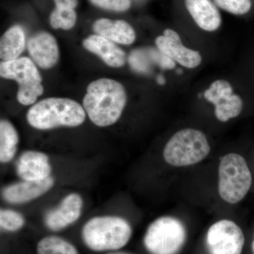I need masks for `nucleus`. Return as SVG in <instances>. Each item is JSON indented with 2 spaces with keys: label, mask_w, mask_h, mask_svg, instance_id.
<instances>
[{
  "label": "nucleus",
  "mask_w": 254,
  "mask_h": 254,
  "mask_svg": "<svg viewBox=\"0 0 254 254\" xmlns=\"http://www.w3.org/2000/svg\"><path fill=\"white\" fill-rule=\"evenodd\" d=\"M127 100L123 84L110 78H100L88 85L83 107L92 123L108 127L118 121Z\"/></svg>",
  "instance_id": "nucleus-1"
},
{
  "label": "nucleus",
  "mask_w": 254,
  "mask_h": 254,
  "mask_svg": "<svg viewBox=\"0 0 254 254\" xmlns=\"http://www.w3.org/2000/svg\"><path fill=\"white\" fill-rule=\"evenodd\" d=\"M86 114L83 107L75 100L50 98L32 106L26 119L33 128L48 130L60 127L79 126L84 123Z\"/></svg>",
  "instance_id": "nucleus-2"
},
{
  "label": "nucleus",
  "mask_w": 254,
  "mask_h": 254,
  "mask_svg": "<svg viewBox=\"0 0 254 254\" xmlns=\"http://www.w3.org/2000/svg\"><path fill=\"white\" fill-rule=\"evenodd\" d=\"M131 235L130 224L118 216L95 217L85 224L81 231L85 245L94 252L120 250L129 242Z\"/></svg>",
  "instance_id": "nucleus-3"
},
{
  "label": "nucleus",
  "mask_w": 254,
  "mask_h": 254,
  "mask_svg": "<svg viewBox=\"0 0 254 254\" xmlns=\"http://www.w3.org/2000/svg\"><path fill=\"white\" fill-rule=\"evenodd\" d=\"M210 151V145L203 132L185 128L169 140L164 148L163 157L172 166H190L204 160Z\"/></svg>",
  "instance_id": "nucleus-4"
},
{
  "label": "nucleus",
  "mask_w": 254,
  "mask_h": 254,
  "mask_svg": "<svg viewBox=\"0 0 254 254\" xmlns=\"http://www.w3.org/2000/svg\"><path fill=\"white\" fill-rule=\"evenodd\" d=\"M218 191L220 197L231 204L241 201L248 193L252 176L245 159L229 153L220 161L218 169Z\"/></svg>",
  "instance_id": "nucleus-5"
},
{
  "label": "nucleus",
  "mask_w": 254,
  "mask_h": 254,
  "mask_svg": "<svg viewBox=\"0 0 254 254\" xmlns=\"http://www.w3.org/2000/svg\"><path fill=\"white\" fill-rule=\"evenodd\" d=\"M186 239L184 224L173 217L165 216L150 224L145 232L143 245L150 254H177Z\"/></svg>",
  "instance_id": "nucleus-6"
},
{
  "label": "nucleus",
  "mask_w": 254,
  "mask_h": 254,
  "mask_svg": "<svg viewBox=\"0 0 254 254\" xmlns=\"http://www.w3.org/2000/svg\"><path fill=\"white\" fill-rule=\"evenodd\" d=\"M1 77L14 80L18 83V101L23 105H31L44 91L41 73L33 60L19 58L0 64Z\"/></svg>",
  "instance_id": "nucleus-7"
},
{
  "label": "nucleus",
  "mask_w": 254,
  "mask_h": 254,
  "mask_svg": "<svg viewBox=\"0 0 254 254\" xmlns=\"http://www.w3.org/2000/svg\"><path fill=\"white\" fill-rule=\"evenodd\" d=\"M245 237L235 222L222 220L209 228L206 245L210 254H242Z\"/></svg>",
  "instance_id": "nucleus-8"
},
{
  "label": "nucleus",
  "mask_w": 254,
  "mask_h": 254,
  "mask_svg": "<svg viewBox=\"0 0 254 254\" xmlns=\"http://www.w3.org/2000/svg\"><path fill=\"white\" fill-rule=\"evenodd\" d=\"M204 97L215 105V116L222 123L237 118L243 109L242 98L234 94L231 84L225 80L214 81L205 91Z\"/></svg>",
  "instance_id": "nucleus-9"
},
{
  "label": "nucleus",
  "mask_w": 254,
  "mask_h": 254,
  "mask_svg": "<svg viewBox=\"0 0 254 254\" xmlns=\"http://www.w3.org/2000/svg\"><path fill=\"white\" fill-rule=\"evenodd\" d=\"M155 45L167 58L185 67L195 68L201 63L200 53L184 46L180 35L170 28L165 29L163 36L157 37Z\"/></svg>",
  "instance_id": "nucleus-10"
},
{
  "label": "nucleus",
  "mask_w": 254,
  "mask_h": 254,
  "mask_svg": "<svg viewBox=\"0 0 254 254\" xmlns=\"http://www.w3.org/2000/svg\"><path fill=\"white\" fill-rule=\"evenodd\" d=\"M83 205V199L78 193L66 195L57 208L47 213L46 227L52 231L58 232L69 226L81 216Z\"/></svg>",
  "instance_id": "nucleus-11"
},
{
  "label": "nucleus",
  "mask_w": 254,
  "mask_h": 254,
  "mask_svg": "<svg viewBox=\"0 0 254 254\" xmlns=\"http://www.w3.org/2000/svg\"><path fill=\"white\" fill-rule=\"evenodd\" d=\"M28 50L32 60L40 67H53L59 60V48L55 37L47 32L33 35L28 41Z\"/></svg>",
  "instance_id": "nucleus-12"
},
{
  "label": "nucleus",
  "mask_w": 254,
  "mask_h": 254,
  "mask_svg": "<svg viewBox=\"0 0 254 254\" xmlns=\"http://www.w3.org/2000/svg\"><path fill=\"white\" fill-rule=\"evenodd\" d=\"M51 173L49 158L41 152H23L16 163V173L25 181H41L50 177Z\"/></svg>",
  "instance_id": "nucleus-13"
},
{
  "label": "nucleus",
  "mask_w": 254,
  "mask_h": 254,
  "mask_svg": "<svg viewBox=\"0 0 254 254\" xmlns=\"http://www.w3.org/2000/svg\"><path fill=\"white\" fill-rule=\"evenodd\" d=\"M54 185L55 180L52 177L41 181L23 180L5 187L2 196L6 201L13 204L27 203L45 194Z\"/></svg>",
  "instance_id": "nucleus-14"
},
{
  "label": "nucleus",
  "mask_w": 254,
  "mask_h": 254,
  "mask_svg": "<svg viewBox=\"0 0 254 254\" xmlns=\"http://www.w3.org/2000/svg\"><path fill=\"white\" fill-rule=\"evenodd\" d=\"M185 5L197 26L203 31L213 32L220 28L221 15L211 0H185Z\"/></svg>",
  "instance_id": "nucleus-15"
},
{
  "label": "nucleus",
  "mask_w": 254,
  "mask_h": 254,
  "mask_svg": "<svg viewBox=\"0 0 254 254\" xmlns=\"http://www.w3.org/2000/svg\"><path fill=\"white\" fill-rule=\"evenodd\" d=\"M83 46L88 51L98 55L111 67H122L126 63L125 52L114 42L103 37L92 35L83 41Z\"/></svg>",
  "instance_id": "nucleus-16"
},
{
  "label": "nucleus",
  "mask_w": 254,
  "mask_h": 254,
  "mask_svg": "<svg viewBox=\"0 0 254 254\" xmlns=\"http://www.w3.org/2000/svg\"><path fill=\"white\" fill-rule=\"evenodd\" d=\"M93 28L98 36L119 44L131 45L136 39L134 29L123 20L113 21L108 18H100L95 21Z\"/></svg>",
  "instance_id": "nucleus-17"
},
{
  "label": "nucleus",
  "mask_w": 254,
  "mask_h": 254,
  "mask_svg": "<svg viewBox=\"0 0 254 254\" xmlns=\"http://www.w3.org/2000/svg\"><path fill=\"white\" fill-rule=\"evenodd\" d=\"M26 46V37L23 28L14 26L5 32L0 41V58L3 62L19 58Z\"/></svg>",
  "instance_id": "nucleus-18"
},
{
  "label": "nucleus",
  "mask_w": 254,
  "mask_h": 254,
  "mask_svg": "<svg viewBox=\"0 0 254 254\" xmlns=\"http://www.w3.org/2000/svg\"><path fill=\"white\" fill-rule=\"evenodd\" d=\"M128 62L132 68L138 71H146L153 64H158L165 68H172L175 66L173 60L167 58L160 50L157 51L153 48L132 52Z\"/></svg>",
  "instance_id": "nucleus-19"
},
{
  "label": "nucleus",
  "mask_w": 254,
  "mask_h": 254,
  "mask_svg": "<svg viewBox=\"0 0 254 254\" xmlns=\"http://www.w3.org/2000/svg\"><path fill=\"white\" fill-rule=\"evenodd\" d=\"M19 141L18 132L12 124L6 120L0 122V161L9 163L16 154Z\"/></svg>",
  "instance_id": "nucleus-20"
},
{
  "label": "nucleus",
  "mask_w": 254,
  "mask_h": 254,
  "mask_svg": "<svg viewBox=\"0 0 254 254\" xmlns=\"http://www.w3.org/2000/svg\"><path fill=\"white\" fill-rule=\"evenodd\" d=\"M37 254H79L77 249L62 237L48 236L37 245Z\"/></svg>",
  "instance_id": "nucleus-21"
},
{
  "label": "nucleus",
  "mask_w": 254,
  "mask_h": 254,
  "mask_svg": "<svg viewBox=\"0 0 254 254\" xmlns=\"http://www.w3.org/2000/svg\"><path fill=\"white\" fill-rule=\"evenodd\" d=\"M76 12L74 9L55 8L50 16V23L52 27L58 29L69 30L74 26L76 22Z\"/></svg>",
  "instance_id": "nucleus-22"
},
{
  "label": "nucleus",
  "mask_w": 254,
  "mask_h": 254,
  "mask_svg": "<svg viewBox=\"0 0 254 254\" xmlns=\"http://www.w3.org/2000/svg\"><path fill=\"white\" fill-rule=\"evenodd\" d=\"M25 220L23 215L12 210L1 209L0 210V226L6 231L16 232L22 228Z\"/></svg>",
  "instance_id": "nucleus-23"
},
{
  "label": "nucleus",
  "mask_w": 254,
  "mask_h": 254,
  "mask_svg": "<svg viewBox=\"0 0 254 254\" xmlns=\"http://www.w3.org/2000/svg\"><path fill=\"white\" fill-rule=\"evenodd\" d=\"M218 7L230 14L245 15L250 12L252 3L251 0H213Z\"/></svg>",
  "instance_id": "nucleus-24"
},
{
  "label": "nucleus",
  "mask_w": 254,
  "mask_h": 254,
  "mask_svg": "<svg viewBox=\"0 0 254 254\" xmlns=\"http://www.w3.org/2000/svg\"><path fill=\"white\" fill-rule=\"evenodd\" d=\"M98 7L115 11H125L131 6V0H91Z\"/></svg>",
  "instance_id": "nucleus-25"
},
{
  "label": "nucleus",
  "mask_w": 254,
  "mask_h": 254,
  "mask_svg": "<svg viewBox=\"0 0 254 254\" xmlns=\"http://www.w3.org/2000/svg\"><path fill=\"white\" fill-rule=\"evenodd\" d=\"M57 8L74 9L78 4V0H54Z\"/></svg>",
  "instance_id": "nucleus-26"
},
{
  "label": "nucleus",
  "mask_w": 254,
  "mask_h": 254,
  "mask_svg": "<svg viewBox=\"0 0 254 254\" xmlns=\"http://www.w3.org/2000/svg\"><path fill=\"white\" fill-rule=\"evenodd\" d=\"M108 254H131L126 253V252H113V253H109Z\"/></svg>",
  "instance_id": "nucleus-27"
},
{
  "label": "nucleus",
  "mask_w": 254,
  "mask_h": 254,
  "mask_svg": "<svg viewBox=\"0 0 254 254\" xmlns=\"http://www.w3.org/2000/svg\"><path fill=\"white\" fill-rule=\"evenodd\" d=\"M252 252H253V254H254V240L253 241V242H252Z\"/></svg>",
  "instance_id": "nucleus-28"
}]
</instances>
